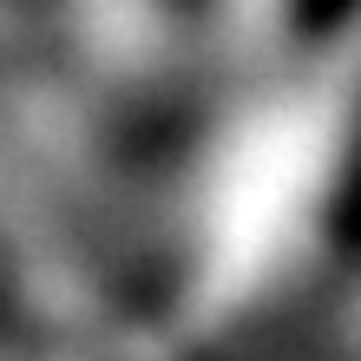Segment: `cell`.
I'll return each instance as SVG.
<instances>
[{
  "mask_svg": "<svg viewBox=\"0 0 361 361\" xmlns=\"http://www.w3.org/2000/svg\"><path fill=\"white\" fill-rule=\"evenodd\" d=\"M355 7H361V0H289V13H295L302 33H335Z\"/></svg>",
  "mask_w": 361,
  "mask_h": 361,
  "instance_id": "obj_1",
  "label": "cell"
}]
</instances>
